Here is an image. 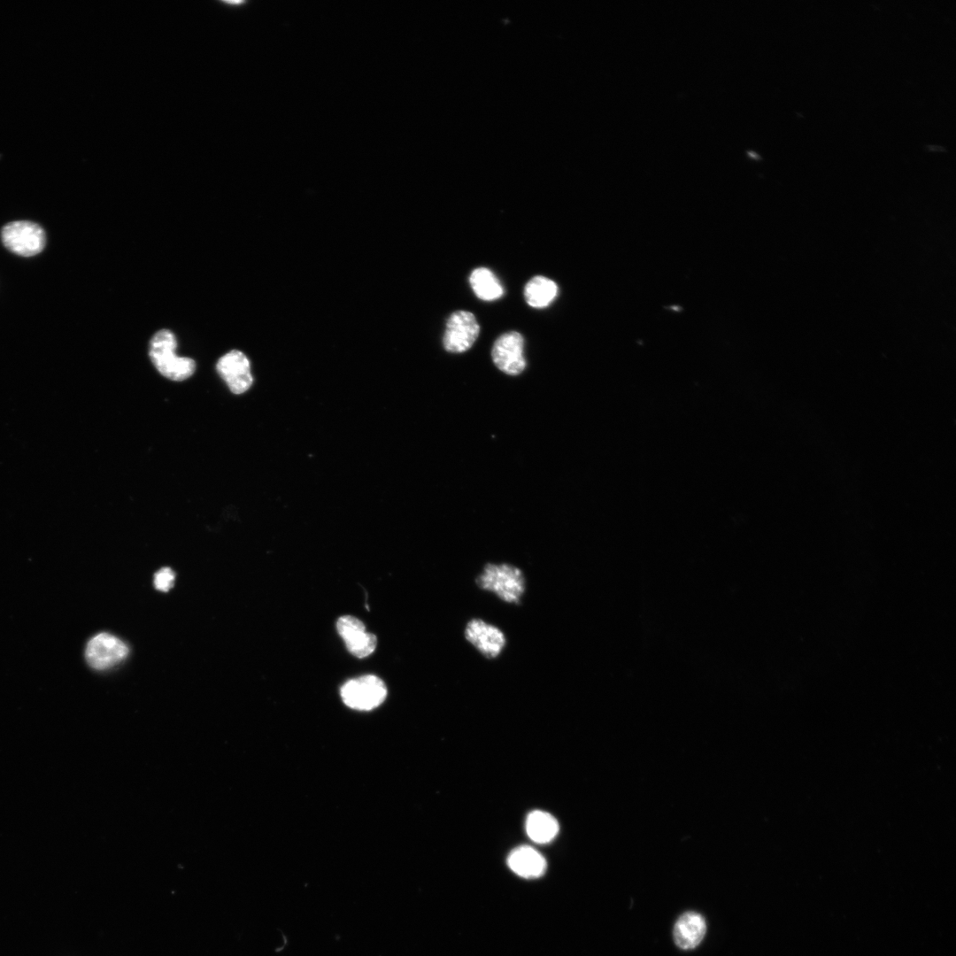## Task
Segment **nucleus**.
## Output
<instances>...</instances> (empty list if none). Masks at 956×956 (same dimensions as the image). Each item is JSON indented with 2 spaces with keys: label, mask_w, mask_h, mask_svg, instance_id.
<instances>
[{
  "label": "nucleus",
  "mask_w": 956,
  "mask_h": 956,
  "mask_svg": "<svg viewBox=\"0 0 956 956\" xmlns=\"http://www.w3.org/2000/svg\"><path fill=\"white\" fill-rule=\"evenodd\" d=\"M477 588L495 595L509 605L521 604L526 593L527 580L519 567L507 562H488L474 580Z\"/></svg>",
  "instance_id": "nucleus-1"
},
{
  "label": "nucleus",
  "mask_w": 956,
  "mask_h": 956,
  "mask_svg": "<svg viewBox=\"0 0 956 956\" xmlns=\"http://www.w3.org/2000/svg\"><path fill=\"white\" fill-rule=\"evenodd\" d=\"M176 348L177 340L173 333L169 329H161L150 341L149 356L160 374L173 382H182L193 375L196 362L190 358L178 357Z\"/></svg>",
  "instance_id": "nucleus-2"
},
{
  "label": "nucleus",
  "mask_w": 956,
  "mask_h": 956,
  "mask_svg": "<svg viewBox=\"0 0 956 956\" xmlns=\"http://www.w3.org/2000/svg\"><path fill=\"white\" fill-rule=\"evenodd\" d=\"M1 239L6 249L22 257L39 254L46 243L43 228L28 220H16L4 225L1 230Z\"/></svg>",
  "instance_id": "nucleus-3"
},
{
  "label": "nucleus",
  "mask_w": 956,
  "mask_h": 956,
  "mask_svg": "<svg viewBox=\"0 0 956 956\" xmlns=\"http://www.w3.org/2000/svg\"><path fill=\"white\" fill-rule=\"evenodd\" d=\"M466 641L483 658H499L507 645L505 632L497 625L479 617L468 620L463 630Z\"/></svg>",
  "instance_id": "nucleus-4"
},
{
  "label": "nucleus",
  "mask_w": 956,
  "mask_h": 956,
  "mask_svg": "<svg viewBox=\"0 0 956 956\" xmlns=\"http://www.w3.org/2000/svg\"><path fill=\"white\" fill-rule=\"evenodd\" d=\"M387 696L385 683L379 677L367 675L346 682L341 688L343 703L353 709L368 711L380 705Z\"/></svg>",
  "instance_id": "nucleus-5"
},
{
  "label": "nucleus",
  "mask_w": 956,
  "mask_h": 956,
  "mask_svg": "<svg viewBox=\"0 0 956 956\" xmlns=\"http://www.w3.org/2000/svg\"><path fill=\"white\" fill-rule=\"evenodd\" d=\"M479 333L480 325L474 313L465 310L455 311L446 321L443 347L451 353L465 352L474 343Z\"/></svg>",
  "instance_id": "nucleus-6"
},
{
  "label": "nucleus",
  "mask_w": 956,
  "mask_h": 956,
  "mask_svg": "<svg viewBox=\"0 0 956 956\" xmlns=\"http://www.w3.org/2000/svg\"><path fill=\"white\" fill-rule=\"evenodd\" d=\"M496 366L509 375H517L526 367L524 339L517 331H508L499 335L491 350Z\"/></svg>",
  "instance_id": "nucleus-7"
},
{
  "label": "nucleus",
  "mask_w": 956,
  "mask_h": 956,
  "mask_svg": "<svg viewBox=\"0 0 956 956\" xmlns=\"http://www.w3.org/2000/svg\"><path fill=\"white\" fill-rule=\"evenodd\" d=\"M128 653V648L118 637L100 633L93 636L85 650L88 664L96 670H105L122 661Z\"/></svg>",
  "instance_id": "nucleus-8"
},
{
  "label": "nucleus",
  "mask_w": 956,
  "mask_h": 956,
  "mask_svg": "<svg viewBox=\"0 0 956 956\" xmlns=\"http://www.w3.org/2000/svg\"><path fill=\"white\" fill-rule=\"evenodd\" d=\"M216 370L234 394H243L252 385L251 364L241 351L232 350L220 357Z\"/></svg>",
  "instance_id": "nucleus-9"
},
{
  "label": "nucleus",
  "mask_w": 956,
  "mask_h": 956,
  "mask_svg": "<svg viewBox=\"0 0 956 956\" xmlns=\"http://www.w3.org/2000/svg\"><path fill=\"white\" fill-rule=\"evenodd\" d=\"M336 629L348 651L355 657H367L375 650L376 636L366 632L365 625L359 619L351 615L342 616L337 620Z\"/></svg>",
  "instance_id": "nucleus-10"
},
{
  "label": "nucleus",
  "mask_w": 956,
  "mask_h": 956,
  "mask_svg": "<svg viewBox=\"0 0 956 956\" xmlns=\"http://www.w3.org/2000/svg\"><path fill=\"white\" fill-rule=\"evenodd\" d=\"M507 864L513 872L524 878L540 877L547 866L544 857L528 845L513 849L507 858Z\"/></svg>",
  "instance_id": "nucleus-11"
},
{
  "label": "nucleus",
  "mask_w": 956,
  "mask_h": 956,
  "mask_svg": "<svg viewBox=\"0 0 956 956\" xmlns=\"http://www.w3.org/2000/svg\"><path fill=\"white\" fill-rule=\"evenodd\" d=\"M705 933V922L703 917L693 912L682 914L674 929L675 944L682 949H692L703 939Z\"/></svg>",
  "instance_id": "nucleus-12"
},
{
  "label": "nucleus",
  "mask_w": 956,
  "mask_h": 956,
  "mask_svg": "<svg viewBox=\"0 0 956 956\" xmlns=\"http://www.w3.org/2000/svg\"><path fill=\"white\" fill-rule=\"evenodd\" d=\"M559 826L558 821L551 813L535 810L526 819V832L528 837L538 844H546L553 840L558 835Z\"/></svg>",
  "instance_id": "nucleus-13"
},
{
  "label": "nucleus",
  "mask_w": 956,
  "mask_h": 956,
  "mask_svg": "<svg viewBox=\"0 0 956 956\" xmlns=\"http://www.w3.org/2000/svg\"><path fill=\"white\" fill-rule=\"evenodd\" d=\"M558 290L555 281L543 275H536L526 283L524 297L529 306L542 309L553 302Z\"/></svg>",
  "instance_id": "nucleus-14"
},
{
  "label": "nucleus",
  "mask_w": 956,
  "mask_h": 956,
  "mask_svg": "<svg viewBox=\"0 0 956 956\" xmlns=\"http://www.w3.org/2000/svg\"><path fill=\"white\" fill-rule=\"evenodd\" d=\"M470 286L475 296L483 301H494L504 294V288L497 277L486 267H477L469 276Z\"/></svg>",
  "instance_id": "nucleus-15"
},
{
  "label": "nucleus",
  "mask_w": 956,
  "mask_h": 956,
  "mask_svg": "<svg viewBox=\"0 0 956 956\" xmlns=\"http://www.w3.org/2000/svg\"><path fill=\"white\" fill-rule=\"evenodd\" d=\"M175 574L169 567H164L155 574L154 585L157 590L166 592L173 585Z\"/></svg>",
  "instance_id": "nucleus-16"
}]
</instances>
